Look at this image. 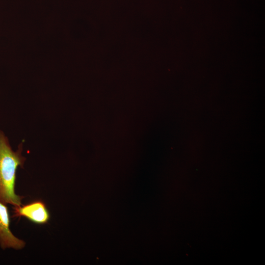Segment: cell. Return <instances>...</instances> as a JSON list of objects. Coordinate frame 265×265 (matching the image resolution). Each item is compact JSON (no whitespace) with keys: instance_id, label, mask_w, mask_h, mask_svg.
Returning <instances> with one entry per match:
<instances>
[{"instance_id":"obj_2","label":"cell","mask_w":265,"mask_h":265,"mask_svg":"<svg viewBox=\"0 0 265 265\" xmlns=\"http://www.w3.org/2000/svg\"><path fill=\"white\" fill-rule=\"evenodd\" d=\"M26 242L16 237L10 229V217L6 204L0 201V246L4 250L23 249Z\"/></svg>"},{"instance_id":"obj_1","label":"cell","mask_w":265,"mask_h":265,"mask_svg":"<svg viewBox=\"0 0 265 265\" xmlns=\"http://www.w3.org/2000/svg\"><path fill=\"white\" fill-rule=\"evenodd\" d=\"M23 144L14 151L8 137L0 130V201L13 206L22 205L23 196L17 194L15 190L16 171L23 167L26 158L23 156Z\"/></svg>"},{"instance_id":"obj_3","label":"cell","mask_w":265,"mask_h":265,"mask_svg":"<svg viewBox=\"0 0 265 265\" xmlns=\"http://www.w3.org/2000/svg\"><path fill=\"white\" fill-rule=\"evenodd\" d=\"M14 217H25L31 222L44 224L50 219V213L42 201H36L24 206H14Z\"/></svg>"}]
</instances>
